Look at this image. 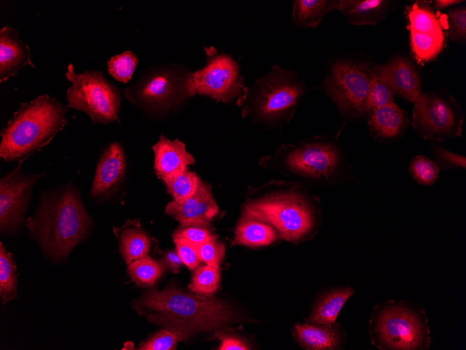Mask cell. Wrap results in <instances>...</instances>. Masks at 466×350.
<instances>
[{"mask_svg":"<svg viewBox=\"0 0 466 350\" xmlns=\"http://www.w3.org/2000/svg\"><path fill=\"white\" fill-rule=\"evenodd\" d=\"M405 14L409 31L422 34H437L444 32L441 19L429 1H416L407 6Z\"/></svg>","mask_w":466,"mask_h":350,"instance_id":"d4e9b609","label":"cell"},{"mask_svg":"<svg viewBox=\"0 0 466 350\" xmlns=\"http://www.w3.org/2000/svg\"><path fill=\"white\" fill-rule=\"evenodd\" d=\"M390 1L386 0H340L338 11L352 25H376L385 18Z\"/></svg>","mask_w":466,"mask_h":350,"instance_id":"ffe728a7","label":"cell"},{"mask_svg":"<svg viewBox=\"0 0 466 350\" xmlns=\"http://www.w3.org/2000/svg\"><path fill=\"white\" fill-rule=\"evenodd\" d=\"M66 110L47 94L22 103L0 133V156L6 162L19 163L39 152L67 124Z\"/></svg>","mask_w":466,"mask_h":350,"instance_id":"3957f363","label":"cell"},{"mask_svg":"<svg viewBox=\"0 0 466 350\" xmlns=\"http://www.w3.org/2000/svg\"><path fill=\"white\" fill-rule=\"evenodd\" d=\"M27 66L35 67L28 45L19 38L16 29L5 26L0 30V82L16 75Z\"/></svg>","mask_w":466,"mask_h":350,"instance_id":"ac0fdd59","label":"cell"},{"mask_svg":"<svg viewBox=\"0 0 466 350\" xmlns=\"http://www.w3.org/2000/svg\"><path fill=\"white\" fill-rule=\"evenodd\" d=\"M116 231L119 251L127 265L148 255L151 239L137 221H129Z\"/></svg>","mask_w":466,"mask_h":350,"instance_id":"7402d4cb","label":"cell"},{"mask_svg":"<svg viewBox=\"0 0 466 350\" xmlns=\"http://www.w3.org/2000/svg\"><path fill=\"white\" fill-rule=\"evenodd\" d=\"M163 181L176 203H182L193 196L201 182L197 175L188 168Z\"/></svg>","mask_w":466,"mask_h":350,"instance_id":"f546056e","label":"cell"},{"mask_svg":"<svg viewBox=\"0 0 466 350\" xmlns=\"http://www.w3.org/2000/svg\"><path fill=\"white\" fill-rule=\"evenodd\" d=\"M410 48L416 61L422 64L433 59L444 45V32L437 34H422L409 31Z\"/></svg>","mask_w":466,"mask_h":350,"instance_id":"4316f807","label":"cell"},{"mask_svg":"<svg viewBox=\"0 0 466 350\" xmlns=\"http://www.w3.org/2000/svg\"><path fill=\"white\" fill-rule=\"evenodd\" d=\"M164 263L165 265L173 272H178L183 263L177 252L170 251L164 256Z\"/></svg>","mask_w":466,"mask_h":350,"instance_id":"b9f144b4","label":"cell"},{"mask_svg":"<svg viewBox=\"0 0 466 350\" xmlns=\"http://www.w3.org/2000/svg\"><path fill=\"white\" fill-rule=\"evenodd\" d=\"M373 321V342L382 349H421L429 344L423 316L401 303H389Z\"/></svg>","mask_w":466,"mask_h":350,"instance_id":"30bf717a","label":"cell"},{"mask_svg":"<svg viewBox=\"0 0 466 350\" xmlns=\"http://www.w3.org/2000/svg\"><path fill=\"white\" fill-rule=\"evenodd\" d=\"M22 163L0 180V231L8 237L16 235L22 228L33 189L45 175L25 173Z\"/></svg>","mask_w":466,"mask_h":350,"instance_id":"4fadbf2b","label":"cell"},{"mask_svg":"<svg viewBox=\"0 0 466 350\" xmlns=\"http://www.w3.org/2000/svg\"><path fill=\"white\" fill-rule=\"evenodd\" d=\"M218 212V206L210 188L202 181L196 192L182 203L174 200L165 207V213L177 220L181 226H207Z\"/></svg>","mask_w":466,"mask_h":350,"instance_id":"9a60e30c","label":"cell"},{"mask_svg":"<svg viewBox=\"0 0 466 350\" xmlns=\"http://www.w3.org/2000/svg\"><path fill=\"white\" fill-rule=\"evenodd\" d=\"M408 170L416 182L425 186L433 184L440 170L435 161L423 155L414 156L409 161Z\"/></svg>","mask_w":466,"mask_h":350,"instance_id":"d6a6232c","label":"cell"},{"mask_svg":"<svg viewBox=\"0 0 466 350\" xmlns=\"http://www.w3.org/2000/svg\"><path fill=\"white\" fill-rule=\"evenodd\" d=\"M464 1L460 0H435L433 1V10H442L446 8L461 3Z\"/></svg>","mask_w":466,"mask_h":350,"instance_id":"7bdbcfd3","label":"cell"},{"mask_svg":"<svg viewBox=\"0 0 466 350\" xmlns=\"http://www.w3.org/2000/svg\"><path fill=\"white\" fill-rule=\"evenodd\" d=\"M368 115L369 131L378 141L398 138L405 133L409 124L407 112L395 103L375 109Z\"/></svg>","mask_w":466,"mask_h":350,"instance_id":"d6986e66","label":"cell"},{"mask_svg":"<svg viewBox=\"0 0 466 350\" xmlns=\"http://www.w3.org/2000/svg\"><path fill=\"white\" fill-rule=\"evenodd\" d=\"M216 336L221 340V344L218 349L219 350L249 349V347L243 341L239 338L222 333L216 334Z\"/></svg>","mask_w":466,"mask_h":350,"instance_id":"60d3db41","label":"cell"},{"mask_svg":"<svg viewBox=\"0 0 466 350\" xmlns=\"http://www.w3.org/2000/svg\"><path fill=\"white\" fill-rule=\"evenodd\" d=\"M173 238H183L197 247L215 237L206 226L190 225L181 226Z\"/></svg>","mask_w":466,"mask_h":350,"instance_id":"f35d334b","label":"cell"},{"mask_svg":"<svg viewBox=\"0 0 466 350\" xmlns=\"http://www.w3.org/2000/svg\"><path fill=\"white\" fill-rule=\"evenodd\" d=\"M200 258L208 265L219 268L225 255V246L216 238L197 247Z\"/></svg>","mask_w":466,"mask_h":350,"instance_id":"74e56055","label":"cell"},{"mask_svg":"<svg viewBox=\"0 0 466 350\" xmlns=\"http://www.w3.org/2000/svg\"><path fill=\"white\" fill-rule=\"evenodd\" d=\"M444 22L446 25L444 28L449 39L460 44H465L466 41L465 6L449 9L445 15Z\"/></svg>","mask_w":466,"mask_h":350,"instance_id":"836d02e7","label":"cell"},{"mask_svg":"<svg viewBox=\"0 0 466 350\" xmlns=\"http://www.w3.org/2000/svg\"><path fill=\"white\" fill-rule=\"evenodd\" d=\"M353 293L351 288H339L324 293L317 302L308 321L333 324L343 306Z\"/></svg>","mask_w":466,"mask_h":350,"instance_id":"484cf974","label":"cell"},{"mask_svg":"<svg viewBox=\"0 0 466 350\" xmlns=\"http://www.w3.org/2000/svg\"><path fill=\"white\" fill-rule=\"evenodd\" d=\"M219 283V268L206 265L195 270L188 288L197 294L211 295L218 289Z\"/></svg>","mask_w":466,"mask_h":350,"instance_id":"4dcf8cb0","label":"cell"},{"mask_svg":"<svg viewBox=\"0 0 466 350\" xmlns=\"http://www.w3.org/2000/svg\"><path fill=\"white\" fill-rule=\"evenodd\" d=\"M377 67L350 58H338L330 63L320 87L347 117L368 114V99Z\"/></svg>","mask_w":466,"mask_h":350,"instance_id":"52a82bcc","label":"cell"},{"mask_svg":"<svg viewBox=\"0 0 466 350\" xmlns=\"http://www.w3.org/2000/svg\"><path fill=\"white\" fill-rule=\"evenodd\" d=\"M137 64L135 54L126 50L108 59L107 71L115 80L126 83L131 79Z\"/></svg>","mask_w":466,"mask_h":350,"instance_id":"1f68e13d","label":"cell"},{"mask_svg":"<svg viewBox=\"0 0 466 350\" xmlns=\"http://www.w3.org/2000/svg\"><path fill=\"white\" fill-rule=\"evenodd\" d=\"M340 0L293 1L292 22L299 28H315L324 17L333 10H338Z\"/></svg>","mask_w":466,"mask_h":350,"instance_id":"603a6c76","label":"cell"},{"mask_svg":"<svg viewBox=\"0 0 466 350\" xmlns=\"http://www.w3.org/2000/svg\"><path fill=\"white\" fill-rule=\"evenodd\" d=\"M29 238L54 263L66 261L73 249L91 235L94 223L70 180L40 193L32 216L26 219Z\"/></svg>","mask_w":466,"mask_h":350,"instance_id":"6da1fadb","label":"cell"},{"mask_svg":"<svg viewBox=\"0 0 466 350\" xmlns=\"http://www.w3.org/2000/svg\"><path fill=\"white\" fill-rule=\"evenodd\" d=\"M152 149L154 171L162 180L183 171L195 161L185 144L178 139L171 140L161 135Z\"/></svg>","mask_w":466,"mask_h":350,"instance_id":"e0dca14e","label":"cell"},{"mask_svg":"<svg viewBox=\"0 0 466 350\" xmlns=\"http://www.w3.org/2000/svg\"><path fill=\"white\" fill-rule=\"evenodd\" d=\"M132 305L150 323L180 330L188 336L218 330L234 319L232 309L223 301L172 287L162 291L149 289Z\"/></svg>","mask_w":466,"mask_h":350,"instance_id":"7a4b0ae2","label":"cell"},{"mask_svg":"<svg viewBox=\"0 0 466 350\" xmlns=\"http://www.w3.org/2000/svg\"><path fill=\"white\" fill-rule=\"evenodd\" d=\"M294 329L299 344L306 349H335L340 342V332L333 324H297Z\"/></svg>","mask_w":466,"mask_h":350,"instance_id":"44dd1931","label":"cell"},{"mask_svg":"<svg viewBox=\"0 0 466 350\" xmlns=\"http://www.w3.org/2000/svg\"><path fill=\"white\" fill-rule=\"evenodd\" d=\"M243 210L242 216L270 224L291 242L308 235L317 223V213L308 197L293 189L250 201Z\"/></svg>","mask_w":466,"mask_h":350,"instance_id":"8992f818","label":"cell"},{"mask_svg":"<svg viewBox=\"0 0 466 350\" xmlns=\"http://www.w3.org/2000/svg\"><path fill=\"white\" fill-rule=\"evenodd\" d=\"M66 78L71 83L66 92V108L85 112L93 124L119 122L121 96L117 88L96 71L76 73L69 64Z\"/></svg>","mask_w":466,"mask_h":350,"instance_id":"9c48e42d","label":"cell"},{"mask_svg":"<svg viewBox=\"0 0 466 350\" xmlns=\"http://www.w3.org/2000/svg\"><path fill=\"white\" fill-rule=\"evenodd\" d=\"M377 75L391 87L395 94L412 103L423 93L420 75L415 66L403 57L378 66Z\"/></svg>","mask_w":466,"mask_h":350,"instance_id":"2e32d148","label":"cell"},{"mask_svg":"<svg viewBox=\"0 0 466 350\" xmlns=\"http://www.w3.org/2000/svg\"><path fill=\"white\" fill-rule=\"evenodd\" d=\"M162 264L146 256L128 265L127 272L132 280L140 286L151 287L162 275Z\"/></svg>","mask_w":466,"mask_h":350,"instance_id":"f1b7e54d","label":"cell"},{"mask_svg":"<svg viewBox=\"0 0 466 350\" xmlns=\"http://www.w3.org/2000/svg\"><path fill=\"white\" fill-rule=\"evenodd\" d=\"M126 170V159L119 143L108 145L98 159L89 194L91 200L96 202L109 198L123 180Z\"/></svg>","mask_w":466,"mask_h":350,"instance_id":"5bb4252c","label":"cell"},{"mask_svg":"<svg viewBox=\"0 0 466 350\" xmlns=\"http://www.w3.org/2000/svg\"><path fill=\"white\" fill-rule=\"evenodd\" d=\"M395 95L390 85L377 74L375 78L368 99V111L394 103Z\"/></svg>","mask_w":466,"mask_h":350,"instance_id":"d590c367","label":"cell"},{"mask_svg":"<svg viewBox=\"0 0 466 350\" xmlns=\"http://www.w3.org/2000/svg\"><path fill=\"white\" fill-rule=\"evenodd\" d=\"M463 121L460 105L445 89L422 93L414 102L412 126L424 139L460 137Z\"/></svg>","mask_w":466,"mask_h":350,"instance_id":"8fae6325","label":"cell"},{"mask_svg":"<svg viewBox=\"0 0 466 350\" xmlns=\"http://www.w3.org/2000/svg\"><path fill=\"white\" fill-rule=\"evenodd\" d=\"M308 88L293 70L274 64L269 72L245 86L236 100L243 117L250 115L255 121L275 127L288 122Z\"/></svg>","mask_w":466,"mask_h":350,"instance_id":"277c9868","label":"cell"},{"mask_svg":"<svg viewBox=\"0 0 466 350\" xmlns=\"http://www.w3.org/2000/svg\"><path fill=\"white\" fill-rule=\"evenodd\" d=\"M205 65L193 73L192 90L218 102L229 103L239 99L245 87L239 64L231 56L213 47L204 48Z\"/></svg>","mask_w":466,"mask_h":350,"instance_id":"7c38bea8","label":"cell"},{"mask_svg":"<svg viewBox=\"0 0 466 350\" xmlns=\"http://www.w3.org/2000/svg\"><path fill=\"white\" fill-rule=\"evenodd\" d=\"M188 336L184 333L174 329H163L151 335L140 345V350H170L174 349L179 341Z\"/></svg>","mask_w":466,"mask_h":350,"instance_id":"e575fe53","label":"cell"},{"mask_svg":"<svg viewBox=\"0 0 466 350\" xmlns=\"http://www.w3.org/2000/svg\"><path fill=\"white\" fill-rule=\"evenodd\" d=\"M267 160L307 180L320 182L334 181L344 164L338 144L326 137L309 138L299 145H283Z\"/></svg>","mask_w":466,"mask_h":350,"instance_id":"ba28073f","label":"cell"},{"mask_svg":"<svg viewBox=\"0 0 466 350\" xmlns=\"http://www.w3.org/2000/svg\"><path fill=\"white\" fill-rule=\"evenodd\" d=\"M173 238L176 245V252L179 255L183 263L190 270H195L201 261L197 247L183 238Z\"/></svg>","mask_w":466,"mask_h":350,"instance_id":"ab89813d","label":"cell"},{"mask_svg":"<svg viewBox=\"0 0 466 350\" xmlns=\"http://www.w3.org/2000/svg\"><path fill=\"white\" fill-rule=\"evenodd\" d=\"M276 238L273 226L254 218L242 216L235 228V242L245 246L267 245Z\"/></svg>","mask_w":466,"mask_h":350,"instance_id":"cb8c5ba5","label":"cell"},{"mask_svg":"<svg viewBox=\"0 0 466 350\" xmlns=\"http://www.w3.org/2000/svg\"><path fill=\"white\" fill-rule=\"evenodd\" d=\"M432 154L439 169H465L466 158L464 156L451 152L435 143L432 144Z\"/></svg>","mask_w":466,"mask_h":350,"instance_id":"8d00e7d4","label":"cell"},{"mask_svg":"<svg viewBox=\"0 0 466 350\" xmlns=\"http://www.w3.org/2000/svg\"><path fill=\"white\" fill-rule=\"evenodd\" d=\"M16 263L12 253L0 243V298L3 305L17 298Z\"/></svg>","mask_w":466,"mask_h":350,"instance_id":"83f0119b","label":"cell"},{"mask_svg":"<svg viewBox=\"0 0 466 350\" xmlns=\"http://www.w3.org/2000/svg\"><path fill=\"white\" fill-rule=\"evenodd\" d=\"M193 71L179 64H158L146 69L129 87L126 98L141 110L158 113L170 110L190 97Z\"/></svg>","mask_w":466,"mask_h":350,"instance_id":"5b68a950","label":"cell"}]
</instances>
